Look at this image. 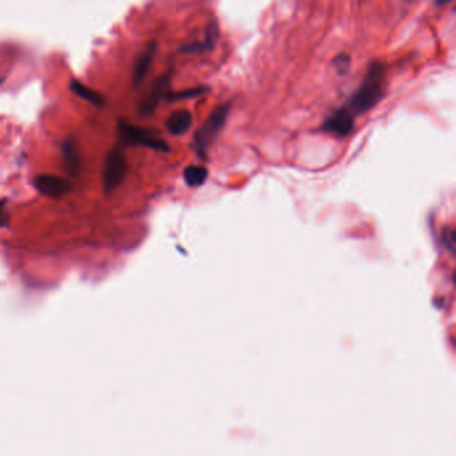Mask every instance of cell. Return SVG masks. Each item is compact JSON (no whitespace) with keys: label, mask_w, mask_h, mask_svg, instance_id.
<instances>
[{"label":"cell","mask_w":456,"mask_h":456,"mask_svg":"<svg viewBox=\"0 0 456 456\" xmlns=\"http://www.w3.org/2000/svg\"><path fill=\"white\" fill-rule=\"evenodd\" d=\"M384 87H385V66L379 61H375L370 63L361 85L352 94V97L348 99L344 107L353 117L370 111L382 100Z\"/></svg>","instance_id":"1"},{"label":"cell","mask_w":456,"mask_h":456,"mask_svg":"<svg viewBox=\"0 0 456 456\" xmlns=\"http://www.w3.org/2000/svg\"><path fill=\"white\" fill-rule=\"evenodd\" d=\"M229 111H230L229 102L217 106L214 110L211 111V114L206 118V121L196 131L192 148H194V151L199 158L206 160V153H208L210 146L213 145V142L216 141L217 136L221 133L223 126L226 124Z\"/></svg>","instance_id":"2"},{"label":"cell","mask_w":456,"mask_h":456,"mask_svg":"<svg viewBox=\"0 0 456 456\" xmlns=\"http://www.w3.org/2000/svg\"><path fill=\"white\" fill-rule=\"evenodd\" d=\"M118 133L121 136V141L129 146H146L165 153L170 150L168 142H165L162 138L154 134L148 129L121 122L118 126Z\"/></svg>","instance_id":"3"},{"label":"cell","mask_w":456,"mask_h":456,"mask_svg":"<svg viewBox=\"0 0 456 456\" xmlns=\"http://www.w3.org/2000/svg\"><path fill=\"white\" fill-rule=\"evenodd\" d=\"M127 173V160L121 148H114L107 154L103 169V187L106 193H111L122 181Z\"/></svg>","instance_id":"4"},{"label":"cell","mask_w":456,"mask_h":456,"mask_svg":"<svg viewBox=\"0 0 456 456\" xmlns=\"http://www.w3.org/2000/svg\"><path fill=\"white\" fill-rule=\"evenodd\" d=\"M170 83H172V75L162 74L158 76L154 82L150 91L145 94V97L139 102V114L142 117H151L157 109L160 99L166 98V95L170 93Z\"/></svg>","instance_id":"5"},{"label":"cell","mask_w":456,"mask_h":456,"mask_svg":"<svg viewBox=\"0 0 456 456\" xmlns=\"http://www.w3.org/2000/svg\"><path fill=\"white\" fill-rule=\"evenodd\" d=\"M355 127V117L346 107L337 109L329 114L321 126V130L339 138H344L352 133Z\"/></svg>","instance_id":"6"},{"label":"cell","mask_w":456,"mask_h":456,"mask_svg":"<svg viewBox=\"0 0 456 456\" xmlns=\"http://www.w3.org/2000/svg\"><path fill=\"white\" fill-rule=\"evenodd\" d=\"M37 192L49 198H61L71 192V184L61 177L40 174L34 181Z\"/></svg>","instance_id":"7"},{"label":"cell","mask_w":456,"mask_h":456,"mask_svg":"<svg viewBox=\"0 0 456 456\" xmlns=\"http://www.w3.org/2000/svg\"><path fill=\"white\" fill-rule=\"evenodd\" d=\"M156 49H157L156 43L154 42H150L148 46H146V49H144L139 54L136 64H134V69H133V76H131V81H133V85L134 86H139L145 81L148 70L151 67L153 59H154Z\"/></svg>","instance_id":"8"},{"label":"cell","mask_w":456,"mask_h":456,"mask_svg":"<svg viewBox=\"0 0 456 456\" xmlns=\"http://www.w3.org/2000/svg\"><path fill=\"white\" fill-rule=\"evenodd\" d=\"M192 126L193 115L190 111L185 109L174 111L166 121V129L172 136H184L190 130Z\"/></svg>","instance_id":"9"},{"label":"cell","mask_w":456,"mask_h":456,"mask_svg":"<svg viewBox=\"0 0 456 456\" xmlns=\"http://www.w3.org/2000/svg\"><path fill=\"white\" fill-rule=\"evenodd\" d=\"M70 90L74 93L75 95H78L79 98L85 99L87 102L93 103L94 106H103L106 103V100H105V98L99 93L91 90L90 87L83 85L78 79H73L70 82Z\"/></svg>","instance_id":"10"},{"label":"cell","mask_w":456,"mask_h":456,"mask_svg":"<svg viewBox=\"0 0 456 456\" xmlns=\"http://www.w3.org/2000/svg\"><path fill=\"white\" fill-rule=\"evenodd\" d=\"M208 170L204 166L199 165H190L185 168L184 170V180L186 185L190 187H197V186L204 185L205 181L208 180Z\"/></svg>","instance_id":"11"},{"label":"cell","mask_w":456,"mask_h":456,"mask_svg":"<svg viewBox=\"0 0 456 456\" xmlns=\"http://www.w3.org/2000/svg\"><path fill=\"white\" fill-rule=\"evenodd\" d=\"M63 158L66 165L75 170L79 168V156H78V148H76V141L74 138H67L64 139L62 145Z\"/></svg>","instance_id":"12"},{"label":"cell","mask_w":456,"mask_h":456,"mask_svg":"<svg viewBox=\"0 0 456 456\" xmlns=\"http://www.w3.org/2000/svg\"><path fill=\"white\" fill-rule=\"evenodd\" d=\"M209 91V87L206 86H198L193 87V88H186V90H182V91H174V93H169L166 95V99L169 102H180V100H187V99L197 98V97H201L202 94L208 93Z\"/></svg>","instance_id":"13"},{"label":"cell","mask_w":456,"mask_h":456,"mask_svg":"<svg viewBox=\"0 0 456 456\" xmlns=\"http://www.w3.org/2000/svg\"><path fill=\"white\" fill-rule=\"evenodd\" d=\"M332 67L333 70L336 71V74L346 76L351 69V57L346 52L336 55L332 61Z\"/></svg>","instance_id":"14"},{"label":"cell","mask_w":456,"mask_h":456,"mask_svg":"<svg viewBox=\"0 0 456 456\" xmlns=\"http://www.w3.org/2000/svg\"><path fill=\"white\" fill-rule=\"evenodd\" d=\"M217 39H218V25L216 23V21H211V22H209L208 25H206L205 40H204V43L206 45V47L209 49V51L214 49Z\"/></svg>","instance_id":"15"},{"label":"cell","mask_w":456,"mask_h":456,"mask_svg":"<svg viewBox=\"0 0 456 456\" xmlns=\"http://www.w3.org/2000/svg\"><path fill=\"white\" fill-rule=\"evenodd\" d=\"M205 51H209V49L206 47V45L204 42L186 43L180 49V52H182V54H204Z\"/></svg>","instance_id":"16"},{"label":"cell","mask_w":456,"mask_h":456,"mask_svg":"<svg viewBox=\"0 0 456 456\" xmlns=\"http://www.w3.org/2000/svg\"><path fill=\"white\" fill-rule=\"evenodd\" d=\"M442 238H443V242L445 247H447L451 253H454V250H455V230H454L452 228H445V229H443Z\"/></svg>","instance_id":"17"},{"label":"cell","mask_w":456,"mask_h":456,"mask_svg":"<svg viewBox=\"0 0 456 456\" xmlns=\"http://www.w3.org/2000/svg\"><path fill=\"white\" fill-rule=\"evenodd\" d=\"M10 222V216L6 211V201L0 199V228H6Z\"/></svg>","instance_id":"18"},{"label":"cell","mask_w":456,"mask_h":456,"mask_svg":"<svg viewBox=\"0 0 456 456\" xmlns=\"http://www.w3.org/2000/svg\"><path fill=\"white\" fill-rule=\"evenodd\" d=\"M4 81H6V79H4V78H0V85H1V83H3V82H4Z\"/></svg>","instance_id":"19"}]
</instances>
